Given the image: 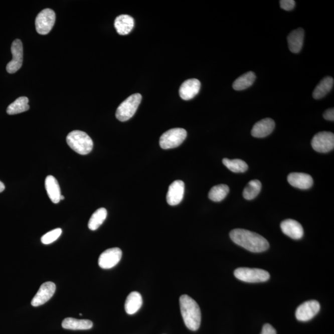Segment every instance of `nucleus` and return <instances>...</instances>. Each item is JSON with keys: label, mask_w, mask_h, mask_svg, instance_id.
I'll return each instance as SVG.
<instances>
[{"label": "nucleus", "mask_w": 334, "mask_h": 334, "mask_svg": "<svg viewBox=\"0 0 334 334\" xmlns=\"http://www.w3.org/2000/svg\"><path fill=\"white\" fill-rule=\"evenodd\" d=\"M222 162L228 169L234 173H244L248 169L247 163L240 159L230 160V159L224 158Z\"/></svg>", "instance_id": "obj_29"}, {"label": "nucleus", "mask_w": 334, "mask_h": 334, "mask_svg": "<svg viewBox=\"0 0 334 334\" xmlns=\"http://www.w3.org/2000/svg\"><path fill=\"white\" fill-rule=\"evenodd\" d=\"M230 237L235 244L253 253H261L269 248V243L266 238L247 230H233L230 233Z\"/></svg>", "instance_id": "obj_1"}, {"label": "nucleus", "mask_w": 334, "mask_h": 334, "mask_svg": "<svg viewBox=\"0 0 334 334\" xmlns=\"http://www.w3.org/2000/svg\"><path fill=\"white\" fill-rule=\"evenodd\" d=\"M141 100L142 95L138 93L130 95L116 110V118L123 122L129 120L136 112Z\"/></svg>", "instance_id": "obj_4"}, {"label": "nucleus", "mask_w": 334, "mask_h": 334, "mask_svg": "<svg viewBox=\"0 0 334 334\" xmlns=\"http://www.w3.org/2000/svg\"><path fill=\"white\" fill-rule=\"evenodd\" d=\"M91 320L74 319L72 317L66 318L62 322V327L69 330H89L92 327Z\"/></svg>", "instance_id": "obj_22"}, {"label": "nucleus", "mask_w": 334, "mask_h": 334, "mask_svg": "<svg viewBox=\"0 0 334 334\" xmlns=\"http://www.w3.org/2000/svg\"><path fill=\"white\" fill-rule=\"evenodd\" d=\"M261 183L259 180H251L243 190V196L246 200H252L261 192Z\"/></svg>", "instance_id": "obj_28"}, {"label": "nucleus", "mask_w": 334, "mask_h": 334, "mask_svg": "<svg viewBox=\"0 0 334 334\" xmlns=\"http://www.w3.org/2000/svg\"><path fill=\"white\" fill-rule=\"evenodd\" d=\"M45 186L48 196L52 201V203L57 204L60 201L61 190L60 185L57 179L54 177L49 176L47 177Z\"/></svg>", "instance_id": "obj_20"}, {"label": "nucleus", "mask_w": 334, "mask_h": 334, "mask_svg": "<svg viewBox=\"0 0 334 334\" xmlns=\"http://www.w3.org/2000/svg\"><path fill=\"white\" fill-rule=\"evenodd\" d=\"M324 118L325 120L328 121H333L334 120V109L333 108H330L327 110H326L324 113Z\"/></svg>", "instance_id": "obj_33"}, {"label": "nucleus", "mask_w": 334, "mask_h": 334, "mask_svg": "<svg viewBox=\"0 0 334 334\" xmlns=\"http://www.w3.org/2000/svg\"><path fill=\"white\" fill-rule=\"evenodd\" d=\"M333 86V79L332 77H325L320 83L315 87L312 96L315 99H320L325 96L332 90Z\"/></svg>", "instance_id": "obj_23"}, {"label": "nucleus", "mask_w": 334, "mask_h": 334, "mask_svg": "<svg viewBox=\"0 0 334 334\" xmlns=\"http://www.w3.org/2000/svg\"><path fill=\"white\" fill-rule=\"evenodd\" d=\"M201 89L200 81L197 79H190L182 84L179 90L180 97L184 100H190L197 95Z\"/></svg>", "instance_id": "obj_15"}, {"label": "nucleus", "mask_w": 334, "mask_h": 334, "mask_svg": "<svg viewBox=\"0 0 334 334\" xmlns=\"http://www.w3.org/2000/svg\"><path fill=\"white\" fill-rule=\"evenodd\" d=\"M187 136V132L183 128H173L161 135L160 146L163 149H169L180 146Z\"/></svg>", "instance_id": "obj_6"}, {"label": "nucleus", "mask_w": 334, "mask_h": 334, "mask_svg": "<svg viewBox=\"0 0 334 334\" xmlns=\"http://www.w3.org/2000/svg\"><path fill=\"white\" fill-rule=\"evenodd\" d=\"M114 26L117 33L121 36H125L131 33L134 26V19L129 15H122L116 17Z\"/></svg>", "instance_id": "obj_19"}, {"label": "nucleus", "mask_w": 334, "mask_h": 334, "mask_svg": "<svg viewBox=\"0 0 334 334\" xmlns=\"http://www.w3.org/2000/svg\"><path fill=\"white\" fill-rule=\"evenodd\" d=\"M320 308V304L317 301H305L296 309V318L299 321H308L319 312Z\"/></svg>", "instance_id": "obj_9"}, {"label": "nucleus", "mask_w": 334, "mask_h": 334, "mask_svg": "<svg viewBox=\"0 0 334 334\" xmlns=\"http://www.w3.org/2000/svg\"><path fill=\"white\" fill-rule=\"evenodd\" d=\"M185 193V184L176 180L170 185L166 195V201L170 206H177L182 202Z\"/></svg>", "instance_id": "obj_13"}, {"label": "nucleus", "mask_w": 334, "mask_h": 334, "mask_svg": "<svg viewBox=\"0 0 334 334\" xmlns=\"http://www.w3.org/2000/svg\"><path fill=\"white\" fill-rule=\"evenodd\" d=\"M65 200L64 196L61 195V196H60V201L61 200Z\"/></svg>", "instance_id": "obj_35"}, {"label": "nucleus", "mask_w": 334, "mask_h": 334, "mask_svg": "<svg viewBox=\"0 0 334 334\" xmlns=\"http://www.w3.org/2000/svg\"><path fill=\"white\" fill-rule=\"evenodd\" d=\"M13 59L7 66V71L10 74L15 73L23 65V46L20 39L15 40L12 46Z\"/></svg>", "instance_id": "obj_11"}, {"label": "nucleus", "mask_w": 334, "mask_h": 334, "mask_svg": "<svg viewBox=\"0 0 334 334\" xmlns=\"http://www.w3.org/2000/svg\"><path fill=\"white\" fill-rule=\"evenodd\" d=\"M56 20L54 10L47 9L42 10L36 19V28L37 33L47 35L54 27Z\"/></svg>", "instance_id": "obj_7"}, {"label": "nucleus", "mask_w": 334, "mask_h": 334, "mask_svg": "<svg viewBox=\"0 0 334 334\" xmlns=\"http://www.w3.org/2000/svg\"><path fill=\"white\" fill-rule=\"evenodd\" d=\"M29 99L26 97H20L9 106L7 113L9 115H17V114L25 112L29 109L28 104Z\"/></svg>", "instance_id": "obj_25"}, {"label": "nucleus", "mask_w": 334, "mask_h": 334, "mask_svg": "<svg viewBox=\"0 0 334 334\" xmlns=\"http://www.w3.org/2000/svg\"><path fill=\"white\" fill-rule=\"evenodd\" d=\"M66 142L74 151L81 155L88 154L94 145L89 135L78 130L70 132L66 137Z\"/></svg>", "instance_id": "obj_3"}, {"label": "nucleus", "mask_w": 334, "mask_h": 334, "mask_svg": "<svg viewBox=\"0 0 334 334\" xmlns=\"http://www.w3.org/2000/svg\"><path fill=\"white\" fill-rule=\"evenodd\" d=\"M304 37V31L303 29L299 28L291 31L287 37L289 49L294 54H298L303 47Z\"/></svg>", "instance_id": "obj_18"}, {"label": "nucleus", "mask_w": 334, "mask_h": 334, "mask_svg": "<svg viewBox=\"0 0 334 334\" xmlns=\"http://www.w3.org/2000/svg\"><path fill=\"white\" fill-rule=\"evenodd\" d=\"M275 124L271 118H265L254 124L251 130V135L254 137L262 138L271 134Z\"/></svg>", "instance_id": "obj_16"}, {"label": "nucleus", "mask_w": 334, "mask_h": 334, "mask_svg": "<svg viewBox=\"0 0 334 334\" xmlns=\"http://www.w3.org/2000/svg\"><path fill=\"white\" fill-rule=\"evenodd\" d=\"M229 188L226 185L214 186L209 193V198L214 202H221L229 194Z\"/></svg>", "instance_id": "obj_27"}, {"label": "nucleus", "mask_w": 334, "mask_h": 334, "mask_svg": "<svg viewBox=\"0 0 334 334\" xmlns=\"http://www.w3.org/2000/svg\"><path fill=\"white\" fill-rule=\"evenodd\" d=\"M234 275L238 280L248 283L266 282L270 278V274L266 270L248 267H240L236 269Z\"/></svg>", "instance_id": "obj_5"}, {"label": "nucleus", "mask_w": 334, "mask_h": 334, "mask_svg": "<svg viewBox=\"0 0 334 334\" xmlns=\"http://www.w3.org/2000/svg\"><path fill=\"white\" fill-rule=\"evenodd\" d=\"M280 5L281 9L285 11H291L295 8V2L294 0H281Z\"/></svg>", "instance_id": "obj_31"}, {"label": "nucleus", "mask_w": 334, "mask_h": 334, "mask_svg": "<svg viewBox=\"0 0 334 334\" xmlns=\"http://www.w3.org/2000/svg\"><path fill=\"white\" fill-rule=\"evenodd\" d=\"M280 228L285 235L293 240H299L303 237V227L295 220L287 219L283 221L281 223Z\"/></svg>", "instance_id": "obj_14"}, {"label": "nucleus", "mask_w": 334, "mask_h": 334, "mask_svg": "<svg viewBox=\"0 0 334 334\" xmlns=\"http://www.w3.org/2000/svg\"><path fill=\"white\" fill-rule=\"evenodd\" d=\"M142 304L141 295L137 291H132L127 297L124 308L127 314L132 315L139 311Z\"/></svg>", "instance_id": "obj_21"}, {"label": "nucleus", "mask_w": 334, "mask_h": 334, "mask_svg": "<svg viewBox=\"0 0 334 334\" xmlns=\"http://www.w3.org/2000/svg\"><path fill=\"white\" fill-rule=\"evenodd\" d=\"M288 182L292 187L301 190H307L313 184V180L308 174L291 173L288 176Z\"/></svg>", "instance_id": "obj_17"}, {"label": "nucleus", "mask_w": 334, "mask_h": 334, "mask_svg": "<svg viewBox=\"0 0 334 334\" xmlns=\"http://www.w3.org/2000/svg\"><path fill=\"white\" fill-rule=\"evenodd\" d=\"M256 78L255 74L252 71H249L236 79L233 84V88L236 91H243L251 87L255 81Z\"/></svg>", "instance_id": "obj_24"}, {"label": "nucleus", "mask_w": 334, "mask_h": 334, "mask_svg": "<svg viewBox=\"0 0 334 334\" xmlns=\"http://www.w3.org/2000/svg\"><path fill=\"white\" fill-rule=\"evenodd\" d=\"M5 189V186L2 182H0V193H2Z\"/></svg>", "instance_id": "obj_34"}, {"label": "nucleus", "mask_w": 334, "mask_h": 334, "mask_svg": "<svg viewBox=\"0 0 334 334\" xmlns=\"http://www.w3.org/2000/svg\"><path fill=\"white\" fill-rule=\"evenodd\" d=\"M107 216V211L105 208L97 209L94 214L92 215L88 223L89 229L92 231L99 229L103 222L105 221Z\"/></svg>", "instance_id": "obj_26"}, {"label": "nucleus", "mask_w": 334, "mask_h": 334, "mask_svg": "<svg viewBox=\"0 0 334 334\" xmlns=\"http://www.w3.org/2000/svg\"><path fill=\"white\" fill-rule=\"evenodd\" d=\"M180 305L185 325L191 330H198L201 322V312L198 304L190 296L184 295L180 296Z\"/></svg>", "instance_id": "obj_2"}, {"label": "nucleus", "mask_w": 334, "mask_h": 334, "mask_svg": "<svg viewBox=\"0 0 334 334\" xmlns=\"http://www.w3.org/2000/svg\"><path fill=\"white\" fill-rule=\"evenodd\" d=\"M261 334H277L276 330L269 324H265L262 327Z\"/></svg>", "instance_id": "obj_32"}, {"label": "nucleus", "mask_w": 334, "mask_h": 334, "mask_svg": "<svg viewBox=\"0 0 334 334\" xmlns=\"http://www.w3.org/2000/svg\"><path fill=\"white\" fill-rule=\"evenodd\" d=\"M122 251L120 248H113L103 251L99 258V265L102 269L113 268L120 261Z\"/></svg>", "instance_id": "obj_10"}, {"label": "nucleus", "mask_w": 334, "mask_h": 334, "mask_svg": "<svg viewBox=\"0 0 334 334\" xmlns=\"http://www.w3.org/2000/svg\"><path fill=\"white\" fill-rule=\"evenodd\" d=\"M62 230L61 229H56L46 233V235L42 236L41 238L42 243L44 245H49L54 243L62 235Z\"/></svg>", "instance_id": "obj_30"}, {"label": "nucleus", "mask_w": 334, "mask_h": 334, "mask_svg": "<svg viewBox=\"0 0 334 334\" xmlns=\"http://www.w3.org/2000/svg\"><path fill=\"white\" fill-rule=\"evenodd\" d=\"M55 290L56 285L54 283L47 282L43 283L32 300V305L37 307L47 303L54 296Z\"/></svg>", "instance_id": "obj_12"}, {"label": "nucleus", "mask_w": 334, "mask_h": 334, "mask_svg": "<svg viewBox=\"0 0 334 334\" xmlns=\"http://www.w3.org/2000/svg\"><path fill=\"white\" fill-rule=\"evenodd\" d=\"M311 145L316 152L327 153L333 149L334 134L332 132H318L311 140Z\"/></svg>", "instance_id": "obj_8"}]
</instances>
